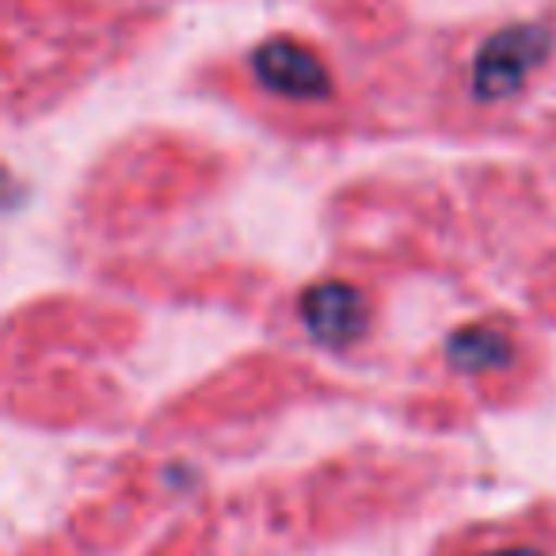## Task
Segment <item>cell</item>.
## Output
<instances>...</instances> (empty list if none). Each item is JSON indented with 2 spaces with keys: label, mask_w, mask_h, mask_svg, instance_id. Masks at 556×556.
Returning <instances> with one entry per match:
<instances>
[{
  "label": "cell",
  "mask_w": 556,
  "mask_h": 556,
  "mask_svg": "<svg viewBox=\"0 0 556 556\" xmlns=\"http://www.w3.org/2000/svg\"><path fill=\"white\" fill-rule=\"evenodd\" d=\"M548 54V31L538 24H518L495 31L472 62V88L480 100H507L526 85L541 58Z\"/></svg>",
  "instance_id": "obj_1"
},
{
  "label": "cell",
  "mask_w": 556,
  "mask_h": 556,
  "mask_svg": "<svg viewBox=\"0 0 556 556\" xmlns=\"http://www.w3.org/2000/svg\"><path fill=\"white\" fill-rule=\"evenodd\" d=\"M252 70L270 92L287 96V100H320L332 88L325 62L309 47L290 39L263 42L252 58Z\"/></svg>",
  "instance_id": "obj_2"
},
{
  "label": "cell",
  "mask_w": 556,
  "mask_h": 556,
  "mask_svg": "<svg viewBox=\"0 0 556 556\" xmlns=\"http://www.w3.org/2000/svg\"><path fill=\"white\" fill-rule=\"evenodd\" d=\"M302 320L313 340L325 348H351L366 332V302L348 282H320L305 290Z\"/></svg>",
  "instance_id": "obj_3"
},
{
  "label": "cell",
  "mask_w": 556,
  "mask_h": 556,
  "mask_svg": "<svg viewBox=\"0 0 556 556\" xmlns=\"http://www.w3.org/2000/svg\"><path fill=\"white\" fill-rule=\"evenodd\" d=\"M446 351H450V363L465 374L500 370V366L510 363V340L500 328H488V325H469L462 332H454Z\"/></svg>",
  "instance_id": "obj_4"
},
{
  "label": "cell",
  "mask_w": 556,
  "mask_h": 556,
  "mask_svg": "<svg viewBox=\"0 0 556 556\" xmlns=\"http://www.w3.org/2000/svg\"><path fill=\"white\" fill-rule=\"evenodd\" d=\"M492 556H541V553H533V548H500Z\"/></svg>",
  "instance_id": "obj_5"
}]
</instances>
